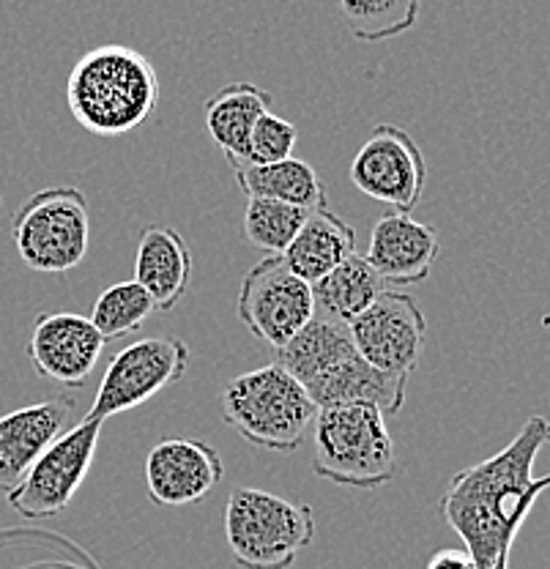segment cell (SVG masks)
<instances>
[{"instance_id": "cell-1", "label": "cell", "mask_w": 550, "mask_h": 569, "mask_svg": "<svg viewBox=\"0 0 550 569\" xmlns=\"http://www.w3.org/2000/svg\"><path fill=\"white\" fill-rule=\"evenodd\" d=\"M548 441L550 419L534 413L501 452L449 479L439 509L479 569L510 561L514 539L537 498L550 488V473L534 477V462Z\"/></svg>"}, {"instance_id": "cell-2", "label": "cell", "mask_w": 550, "mask_h": 569, "mask_svg": "<svg viewBox=\"0 0 550 569\" xmlns=\"http://www.w3.org/2000/svg\"><path fill=\"white\" fill-rule=\"evenodd\" d=\"M159 77L140 50L99 44L69 71L67 104L74 121L97 138H121L157 112Z\"/></svg>"}, {"instance_id": "cell-3", "label": "cell", "mask_w": 550, "mask_h": 569, "mask_svg": "<svg viewBox=\"0 0 550 569\" xmlns=\"http://www.w3.org/2000/svg\"><path fill=\"white\" fill-rule=\"evenodd\" d=\"M316 417L307 389L280 365L244 372L222 389L224 425L269 452H296Z\"/></svg>"}, {"instance_id": "cell-4", "label": "cell", "mask_w": 550, "mask_h": 569, "mask_svg": "<svg viewBox=\"0 0 550 569\" xmlns=\"http://www.w3.org/2000/svg\"><path fill=\"white\" fill-rule=\"evenodd\" d=\"M312 471L342 488L376 490L398 477V449L387 417L370 406L318 411Z\"/></svg>"}, {"instance_id": "cell-5", "label": "cell", "mask_w": 550, "mask_h": 569, "mask_svg": "<svg viewBox=\"0 0 550 569\" xmlns=\"http://www.w3.org/2000/svg\"><path fill=\"white\" fill-rule=\"evenodd\" d=\"M224 537L244 569H288L316 539L307 503L260 488H236L224 507Z\"/></svg>"}, {"instance_id": "cell-6", "label": "cell", "mask_w": 550, "mask_h": 569, "mask_svg": "<svg viewBox=\"0 0 550 569\" xmlns=\"http://www.w3.org/2000/svg\"><path fill=\"white\" fill-rule=\"evenodd\" d=\"M11 239L22 263L39 274H63L86 260L91 219L77 187H50L31 194L11 219Z\"/></svg>"}, {"instance_id": "cell-7", "label": "cell", "mask_w": 550, "mask_h": 569, "mask_svg": "<svg viewBox=\"0 0 550 569\" xmlns=\"http://www.w3.org/2000/svg\"><path fill=\"white\" fill-rule=\"evenodd\" d=\"M189 361L192 353L179 337H143L129 342L110 359L86 419L108 422L110 417L140 408L159 391L179 383Z\"/></svg>"}, {"instance_id": "cell-8", "label": "cell", "mask_w": 550, "mask_h": 569, "mask_svg": "<svg viewBox=\"0 0 550 569\" xmlns=\"http://www.w3.org/2000/svg\"><path fill=\"white\" fill-rule=\"evenodd\" d=\"M236 316L252 337L280 351L316 318L312 284L296 277L282 254H269L241 280Z\"/></svg>"}, {"instance_id": "cell-9", "label": "cell", "mask_w": 550, "mask_h": 569, "mask_svg": "<svg viewBox=\"0 0 550 569\" xmlns=\"http://www.w3.org/2000/svg\"><path fill=\"white\" fill-rule=\"evenodd\" d=\"M104 422L82 419L69 427L41 458L28 468L22 482L9 490V503L14 512L28 520H47L61 515L72 503L77 490L86 482L97 458L99 438Z\"/></svg>"}, {"instance_id": "cell-10", "label": "cell", "mask_w": 550, "mask_h": 569, "mask_svg": "<svg viewBox=\"0 0 550 569\" xmlns=\"http://www.w3.org/2000/svg\"><path fill=\"white\" fill-rule=\"evenodd\" d=\"M348 176L367 198L411 213L428 187V162L403 127L378 123L353 157Z\"/></svg>"}, {"instance_id": "cell-11", "label": "cell", "mask_w": 550, "mask_h": 569, "mask_svg": "<svg viewBox=\"0 0 550 569\" xmlns=\"http://www.w3.org/2000/svg\"><path fill=\"white\" fill-rule=\"evenodd\" d=\"M348 331L357 353L387 376L411 378L428 342V320L419 301L403 290L389 288L348 326Z\"/></svg>"}, {"instance_id": "cell-12", "label": "cell", "mask_w": 550, "mask_h": 569, "mask_svg": "<svg viewBox=\"0 0 550 569\" xmlns=\"http://www.w3.org/2000/svg\"><path fill=\"white\" fill-rule=\"evenodd\" d=\"M104 337L91 318L77 312H44L33 320L28 359L41 378L67 389L86 387L104 351Z\"/></svg>"}, {"instance_id": "cell-13", "label": "cell", "mask_w": 550, "mask_h": 569, "mask_svg": "<svg viewBox=\"0 0 550 569\" xmlns=\"http://www.w3.org/2000/svg\"><path fill=\"white\" fill-rule=\"evenodd\" d=\"M224 466L211 443L194 438H162L146 458L148 498L159 507L203 501L222 482Z\"/></svg>"}, {"instance_id": "cell-14", "label": "cell", "mask_w": 550, "mask_h": 569, "mask_svg": "<svg viewBox=\"0 0 550 569\" xmlns=\"http://www.w3.org/2000/svg\"><path fill=\"white\" fill-rule=\"evenodd\" d=\"M439 252L441 241L430 224L408 211H389L372 228L364 260L383 284H417L428 280Z\"/></svg>"}, {"instance_id": "cell-15", "label": "cell", "mask_w": 550, "mask_h": 569, "mask_svg": "<svg viewBox=\"0 0 550 569\" xmlns=\"http://www.w3.org/2000/svg\"><path fill=\"white\" fill-rule=\"evenodd\" d=\"M72 413L74 400L56 397L0 417V488L6 493L14 490L28 468L69 430Z\"/></svg>"}, {"instance_id": "cell-16", "label": "cell", "mask_w": 550, "mask_h": 569, "mask_svg": "<svg viewBox=\"0 0 550 569\" xmlns=\"http://www.w3.org/2000/svg\"><path fill=\"white\" fill-rule=\"evenodd\" d=\"M192 280V249L176 228L148 224L134 254V282L153 301V312H170L187 296Z\"/></svg>"}, {"instance_id": "cell-17", "label": "cell", "mask_w": 550, "mask_h": 569, "mask_svg": "<svg viewBox=\"0 0 550 569\" xmlns=\"http://www.w3.org/2000/svg\"><path fill=\"white\" fill-rule=\"evenodd\" d=\"M406 391V376H387V372L367 365L359 353L348 356L321 381L307 387V395L316 402L318 411L342 406H370L381 411L383 417H394V413L403 411Z\"/></svg>"}, {"instance_id": "cell-18", "label": "cell", "mask_w": 550, "mask_h": 569, "mask_svg": "<svg viewBox=\"0 0 550 569\" xmlns=\"http://www.w3.org/2000/svg\"><path fill=\"white\" fill-rule=\"evenodd\" d=\"M274 97L252 82H230L206 99L203 118L214 146L224 153L230 168L247 162V146L258 118L271 110Z\"/></svg>"}, {"instance_id": "cell-19", "label": "cell", "mask_w": 550, "mask_h": 569, "mask_svg": "<svg viewBox=\"0 0 550 569\" xmlns=\"http://www.w3.org/2000/svg\"><path fill=\"white\" fill-rule=\"evenodd\" d=\"M357 252V230L340 213L323 209L310 211L296 239L282 252V260L304 282H318L334 271L342 260Z\"/></svg>"}, {"instance_id": "cell-20", "label": "cell", "mask_w": 550, "mask_h": 569, "mask_svg": "<svg viewBox=\"0 0 550 569\" xmlns=\"http://www.w3.org/2000/svg\"><path fill=\"white\" fill-rule=\"evenodd\" d=\"M353 353H357V346H353L348 326L316 316L293 340L274 351V365L291 372L307 389Z\"/></svg>"}, {"instance_id": "cell-21", "label": "cell", "mask_w": 550, "mask_h": 569, "mask_svg": "<svg viewBox=\"0 0 550 569\" xmlns=\"http://www.w3.org/2000/svg\"><path fill=\"white\" fill-rule=\"evenodd\" d=\"M233 176L247 198L280 200L307 211L327 206V187L304 159L288 157L271 164H236Z\"/></svg>"}, {"instance_id": "cell-22", "label": "cell", "mask_w": 550, "mask_h": 569, "mask_svg": "<svg viewBox=\"0 0 550 569\" xmlns=\"http://www.w3.org/2000/svg\"><path fill=\"white\" fill-rule=\"evenodd\" d=\"M383 290H387V284L370 269L364 254L353 252L334 271H329L323 280L312 282L316 316L337 320L342 326H351L362 312L370 310L372 301Z\"/></svg>"}, {"instance_id": "cell-23", "label": "cell", "mask_w": 550, "mask_h": 569, "mask_svg": "<svg viewBox=\"0 0 550 569\" xmlns=\"http://www.w3.org/2000/svg\"><path fill=\"white\" fill-rule=\"evenodd\" d=\"M340 11L353 39L378 44L411 31L422 0H340Z\"/></svg>"}, {"instance_id": "cell-24", "label": "cell", "mask_w": 550, "mask_h": 569, "mask_svg": "<svg viewBox=\"0 0 550 569\" xmlns=\"http://www.w3.org/2000/svg\"><path fill=\"white\" fill-rule=\"evenodd\" d=\"M151 312L153 301L148 299L146 290L134 280H123L99 293V299L93 301L91 323L97 326L104 342H110L134 335L151 318Z\"/></svg>"}, {"instance_id": "cell-25", "label": "cell", "mask_w": 550, "mask_h": 569, "mask_svg": "<svg viewBox=\"0 0 550 569\" xmlns=\"http://www.w3.org/2000/svg\"><path fill=\"white\" fill-rule=\"evenodd\" d=\"M310 211L280 200L250 198L244 209V236L266 254H282L296 239Z\"/></svg>"}, {"instance_id": "cell-26", "label": "cell", "mask_w": 550, "mask_h": 569, "mask_svg": "<svg viewBox=\"0 0 550 569\" xmlns=\"http://www.w3.org/2000/svg\"><path fill=\"white\" fill-rule=\"evenodd\" d=\"M296 140H299V129H296L291 121L274 116L271 110L263 112L250 134V146H247V162L244 164L282 162V159H288L293 153Z\"/></svg>"}, {"instance_id": "cell-27", "label": "cell", "mask_w": 550, "mask_h": 569, "mask_svg": "<svg viewBox=\"0 0 550 569\" xmlns=\"http://www.w3.org/2000/svg\"><path fill=\"white\" fill-rule=\"evenodd\" d=\"M424 569H479L466 548H441L430 556Z\"/></svg>"}, {"instance_id": "cell-28", "label": "cell", "mask_w": 550, "mask_h": 569, "mask_svg": "<svg viewBox=\"0 0 550 569\" xmlns=\"http://www.w3.org/2000/svg\"><path fill=\"white\" fill-rule=\"evenodd\" d=\"M493 569H510V561H499Z\"/></svg>"}, {"instance_id": "cell-29", "label": "cell", "mask_w": 550, "mask_h": 569, "mask_svg": "<svg viewBox=\"0 0 550 569\" xmlns=\"http://www.w3.org/2000/svg\"><path fill=\"white\" fill-rule=\"evenodd\" d=\"M33 569H74V567H33Z\"/></svg>"}]
</instances>
